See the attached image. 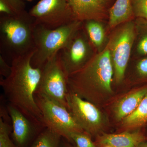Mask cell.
<instances>
[{"label": "cell", "instance_id": "27", "mask_svg": "<svg viewBox=\"0 0 147 147\" xmlns=\"http://www.w3.org/2000/svg\"><path fill=\"white\" fill-rule=\"evenodd\" d=\"M24 1H32V0H24Z\"/></svg>", "mask_w": 147, "mask_h": 147}, {"label": "cell", "instance_id": "1", "mask_svg": "<svg viewBox=\"0 0 147 147\" xmlns=\"http://www.w3.org/2000/svg\"><path fill=\"white\" fill-rule=\"evenodd\" d=\"M34 53L33 51L12 59L10 74L1 79L0 85L9 104L18 108L37 124L45 127L42 113L35 99L41 79L42 68L32 65Z\"/></svg>", "mask_w": 147, "mask_h": 147}, {"label": "cell", "instance_id": "20", "mask_svg": "<svg viewBox=\"0 0 147 147\" xmlns=\"http://www.w3.org/2000/svg\"><path fill=\"white\" fill-rule=\"evenodd\" d=\"M11 129L10 125L0 118V147H17L10 137Z\"/></svg>", "mask_w": 147, "mask_h": 147}, {"label": "cell", "instance_id": "19", "mask_svg": "<svg viewBox=\"0 0 147 147\" xmlns=\"http://www.w3.org/2000/svg\"><path fill=\"white\" fill-rule=\"evenodd\" d=\"M70 142L76 147H98L91 136L86 131L71 133Z\"/></svg>", "mask_w": 147, "mask_h": 147}, {"label": "cell", "instance_id": "3", "mask_svg": "<svg viewBox=\"0 0 147 147\" xmlns=\"http://www.w3.org/2000/svg\"><path fill=\"white\" fill-rule=\"evenodd\" d=\"M82 22L75 21L54 29L36 25L35 50L32 58L33 67L41 68L50 58L59 53L78 32Z\"/></svg>", "mask_w": 147, "mask_h": 147}, {"label": "cell", "instance_id": "7", "mask_svg": "<svg viewBox=\"0 0 147 147\" xmlns=\"http://www.w3.org/2000/svg\"><path fill=\"white\" fill-rule=\"evenodd\" d=\"M67 109L84 131L92 137L99 135L102 117L93 104L68 89Z\"/></svg>", "mask_w": 147, "mask_h": 147}, {"label": "cell", "instance_id": "25", "mask_svg": "<svg viewBox=\"0 0 147 147\" xmlns=\"http://www.w3.org/2000/svg\"><path fill=\"white\" fill-rule=\"evenodd\" d=\"M138 147H147V141L142 143Z\"/></svg>", "mask_w": 147, "mask_h": 147}, {"label": "cell", "instance_id": "11", "mask_svg": "<svg viewBox=\"0 0 147 147\" xmlns=\"http://www.w3.org/2000/svg\"><path fill=\"white\" fill-rule=\"evenodd\" d=\"M147 141L144 133L139 131H126L118 134L102 133L95 138V143L98 147H138Z\"/></svg>", "mask_w": 147, "mask_h": 147}, {"label": "cell", "instance_id": "8", "mask_svg": "<svg viewBox=\"0 0 147 147\" xmlns=\"http://www.w3.org/2000/svg\"><path fill=\"white\" fill-rule=\"evenodd\" d=\"M135 36L134 24L129 22L118 32L109 45L117 83L123 79Z\"/></svg>", "mask_w": 147, "mask_h": 147}, {"label": "cell", "instance_id": "28", "mask_svg": "<svg viewBox=\"0 0 147 147\" xmlns=\"http://www.w3.org/2000/svg\"><path fill=\"white\" fill-rule=\"evenodd\" d=\"M102 147H112L110 146H105Z\"/></svg>", "mask_w": 147, "mask_h": 147}, {"label": "cell", "instance_id": "10", "mask_svg": "<svg viewBox=\"0 0 147 147\" xmlns=\"http://www.w3.org/2000/svg\"><path fill=\"white\" fill-rule=\"evenodd\" d=\"M7 109L12 122L13 142L17 147H30L44 127L33 121L13 105L9 104Z\"/></svg>", "mask_w": 147, "mask_h": 147}, {"label": "cell", "instance_id": "12", "mask_svg": "<svg viewBox=\"0 0 147 147\" xmlns=\"http://www.w3.org/2000/svg\"><path fill=\"white\" fill-rule=\"evenodd\" d=\"M75 20L98 21L104 14L103 5L97 0H67Z\"/></svg>", "mask_w": 147, "mask_h": 147}, {"label": "cell", "instance_id": "26", "mask_svg": "<svg viewBox=\"0 0 147 147\" xmlns=\"http://www.w3.org/2000/svg\"><path fill=\"white\" fill-rule=\"evenodd\" d=\"M97 1H99L100 3L102 4V5H104L105 4V3H106V2H107V0H97Z\"/></svg>", "mask_w": 147, "mask_h": 147}, {"label": "cell", "instance_id": "17", "mask_svg": "<svg viewBox=\"0 0 147 147\" xmlns=\"http://www.w3.org/2000/svg\"><path fill=\"white\" fill-rule=\"evenodd\" d=\"M86 22L85 28L89 39L93 45L99 47L103 42L105 32L102 26L97 21L90 20Z\"/></svg>", "mask_w": 147, "mask_h": 147}, {"label": "cell", "instance_id": "16", "mask_svg": "<svg viewBox=\"0 0 147 147\" xmlns=\"http://www.w3.org/2000/svg\"><path fill=\"white\" fill-rule=\"evenodd\" d=\"M61 136L45 127L38 135L30 147H59Z\"/></svg>", "mask_w": 147, "mask_h": 147}, {"label": "cell", "instance_id": "13", "mask_svg": "<svg viewBox=\"0 0 147 147\" xmlns=\"http://www.w3.org/2000/svg\"><path fill=\"white\" fill-rule=\"evenodd\" d=\"M147 93V88H144L131 93L121 99L115 108L117 119L121 120L133 113Z\"/></svg>", "mask_w": 147, "mask_h": 147}, {"label": "cell", "instance_id": "18", "mask_svg": "<svg viewBox=\"0 0 147 147\" xmlns=\"http://www.w3.org/2000/svg\"><path fill=\"white\" fill-rule=\"evenodd\" d=\"M26 11L24 0H0L1 14L16 16Z\"/></svg>", "mask_w": 147, "mask_h": 147}, {"label": "cell", "instance_id": "29", "mask_svg": "<svg viewBox=\"0 0 147 147\" xmlns=\"http://www.w3.org/2000/svg\"><path fill=\"white\" fill-rule=\"evenodd\" d=\"M134 1V0H132V1Z\"/></svg>", "mask_w": 147, "mask_h": 147}, {"label": "cell", "instance_id": "4", "mask_svg": "<svg viewBox=\"0 0 147 147\" xmlns=\"http://www.w3.org/2000/svg\"><path fill=\"white\" fill-rule=\"evenodd\" d=\"M59 53L48 60L41 68V79L36 94L46 96L67 109V76Z\"/></svg>", "mask_w": 147, "mask_h": 147}, {"label": "cell", "instance_id": "21", "mask_svg": "<svg viewBox=\"0 0 147 147\" xmlns=\"http://www.w3.org/2000/svg\"><path fill=\"white\" fill-rule=\"evenodd\" d=\"M133 8L137 17L147 20V0H134Z\"/></svg>", "mask_w": 147, "mask_h": 147}, {"label": "cell", "instance_id": "6", "mask_svg": "<svg viewBox=\"0 0 147 147\" xmlns=\"http://www.w3.org/2000/svg\"><path fill=\"white\" fill-rule=\"evenodd\" d=\"M36 25L54 29L75 20L67 0H40L29 11Z\"/></svg>", "mask_w": 147, "mask_h": 147}, {"label": "cell", "instance_id": "22", "mask_svg": "<svg viewBox=\"0 0 147 147\" xmlns=\"http://www.w3.org/2000/svg\"><path fill=\"white\" fill-rule=\"evenodd\" d=\"M143 33L137 45V51L141 56H147V20L143 19Z\"/></svg>", "mask_w": 147, "mask_h": 147}, {"label": "cell", "instance_id": "24", "mask_svg": "<svg viewBox=\"0 0 147 147\" xmlns=\"http://www.w3.org/2000/svg\"><path fill=\"white\" fill-rule=\"evenodd\" d=\"M59 147H76L65 138L62 137Z\"/></svg>", "mask_w": 147, "mask_h": 147}, {"label": "cell", "instance_id": "9", "mask_svg": "<svg viewBox=\"0 0 147 147\" xmlns=\"http://www.w3.org/2000/svg\"><path fill=\"white\" fill-rule=\"evenodd\" d=\"M89 54V45L86 40L76 33L59 53L61 63L67 78L81 70L88 63L90 60L88 59Z\"/></svg>", "mask_w": 147, "mask_h": 147}, {"label": "cell", "instance_id": "14", "mask_svg": "<svg viewBox=\"0 0 147 147\" xmlns=\"http://www.w3.org/2000/svg\"><path fill=\"white\" fill-rule=\"evenodd\" d=\"M133 14L131 0H117L110 11L109 25L114 28L128 21Z\"/></svg>", "mask_w": 147, "mask_h": 147}, {"label": "cell", "instance_id": "2", "mask_svg": "<svg viewBox=\"0 0 147 147\" xmlns=\"http://www.w3.org/2000/svg\"><path fill=\"white\" fill-rule=\"evenodd\" d=\"M35 22L26 11L21 15L1 14L0 45L11 59L34 51Z\"/></svg>", "mask_w": 147, "mask_h": 147}, {"label": "cell", "instance_id": "15", "mask_svg": "<svg viewBox=\"0 0 147 147\" xmlns=\"http://www.w3.org/2000/svg\"><path fill=\"white\" fill-rule=\"evenodd\" d=\"M147 123V93L134 112L124 119V126L133 128L142 126Z\"/></svg>", "mask_w": 147, "mask_h": 147}, {"label": "cell", "instance_id": "5", "mask_svg": "<svg viewBox=\"0 0 147 147\" xmlns=\"http://www.w3.org/2000/svg\"><path fill=\"white\" fill-rule=\"evenodd\" d=\"M35 99L42 113L45 127L69 142L71 133L85 131L64 106L41 95L35 94Z\"/></svg>", "mask_w": 147, "mask_h": 147}, {"label": "cell", "instance_id": "23", "mask_svg": "<svg viewBox=\"0 0 147 147\" xmlns=\"http://www.w3.org/2000/svg\"><path fill=\"white\" fill-rule=\"evenodd\" d=\"M11 66L8 65L2 55H0V75L6 78L11 72Z\"/></svg>", "mask_w": 147, "mask_h": 147}]
</instances>
